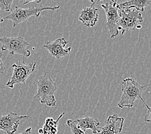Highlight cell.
<instances>
[{"instance_id": "cell-14", "label": "cell", "mask_w": 151, "mask_h": 134, "mask_svg": "<svg viewBox=\"0 0 151 134\" xmlns=\"http://www.w3.org/2000/svg\"><path fill=\"white\" fill-rule=\"evenodd\" d=\"M64 114H65V113L63 112L57 119V121L53 120V118L50 117L46 119L42 128L39 130V134H57V132H58V130H57L58 122L60 119L63 117Z\"/></svg>"}, {"instance_id": "cell-12", "label": "cell", "mask_w": 151, "mask_h": 134, "mask_svg": "<svg viewBox=\"0 0 151 134\" xmlns=\"http://www.w3.org/2000/svg\"><path fill=\"white\" fill-rule=\"evenodd\" d=\"M76 121L77 127L84 132L88 129L91 130L93 134L100 133L102 131L100 123L98 119L95 118L86 116L83 118L76 119Z\"/></svg>"}, {"instance_id": "cell-19", "label": "cell", "mask_w": 151, "mask_h": 134, "mask_svg": "<svg viewBox=\"0 0 151 134\" xmlns=\"http://www.w3.org/2000/svg\"><path fill=\"white\" fill-rule=\"evenodd\" d=\"M32 127H28V128H27L26 130L23 131V132H21L19 134H31L32 132Z\"/></svg>"}, {"instance_id": "cell-13", "label": "cell", "mask_w": 151, "mask_h": 134, "mask_svg": "<svg viewBox=\"0 0 151 134\" xmlns=\"http://www.w3.org/2000/svg\"><path fill=\"white\" fill-rule=\"evenodd\" d=\"M150 0H132L118 4L117 7L119 9H136L139 12H144L145 8L150 5Z\"/></svg>"}, {"instance_id": "cell-5", "label": "cell", "mask_w": 151, "mask_h": 134, "mask_svg": "<svg viewBox=\"0 0 151 134\" xmlns=\"http://www.w3.org/2000/svg\"><path fill=\"white\" fill-rule=\"evenodd\" d=\"M0 43L1 44L2 51H9L11 55L20 54L23 57H27L31 55V52L27 49V46H30V44L22 36L15 38L0 36Z\"/></svg>"}, {"instance_id": "cell-16", "label": "cell", "mask_w": 151, "mask_h": 134, "mask_svg": "<svg viewBox=\"0 0 151 134\" xmlns=\"http://www.w3.org/2000/svg\"><path fill=\"white\" fill-rule=\"evenodd\" d=\"M13 2V0H0V10L6 12L12 11L11 6Z\"/></svg>"}, {"instance_id": "cell-3", "label": "cell", "mask_w": 151, "mask_h": 134, "mask_svg": "<svg viewBox=\"0 0 151 134\" xmlns=\"http://www.w3.org/2000/svg\"><path fill=\"white\" fill-rule=\"evenodd\" d=\"M60 7L59 5H55L54 7H34L32 6L28 9H22L21 7L15 6V9L12 10V13L9 16H6L4 20H9L12 21L13 23V27L15 28L17 25L21 23L26 22L32 16L37 17L40 16L41 12L44 10H56L59 9Z\"/></svg>"}, {"instance_id": "cell-18", "label": "cell", "mask_w": 151, "mask_h": 134, "mask_svg": "<svg viewBox=\"0 0 151 134\" xmlns=\"http://www.w3.org/2000/svg\"><path fill=\"white\" fill-rule=\"evenodd\" d=\"M1 56H2V54H0V75L3 74V72H4V71L6 69L5 64H4V63H3V61H2Z\"/></svg>"}, {"instance_id": "cell-20", "label": "cell", "mask_w": 151, "mask_h": 134, "mask_svg": "<svg viewBox=\"0 0 151 134\" xmlns=\"http://www.w3.org/2000/svg\"><path fill=\"white\" fill-rule=\"evenodd\" d=\"M4 19H3V18H1V17H0V24H1V23H3V21H4Z\"/></svg>"}, {"instance_id": "cell-11", "label": "cell", "mask_w": 151, "mask_h": 134, "mask_svg": "<svg viewBox=\"0 0 151 134\" xmlns=\"http://www.w3.org/2000/svg\"><path fill=\"white\" fill-rule=\"evenodd\" d=\"M124 118L116 115H111L106 121L105 126L102 128L99 134H119L123 129Z\"/></svg>"}, {"instance_id": "cell-15", "label": "cell", "mask_w": 151, "mask_h": 134, "mask_svg": "<svg viewBox=\"0 0 151 134\" xmlns=\"http://www.w3.org/2000/svg\"><path fill=\"white\" fill-rule=\"evenodd\" d=\"M67 125L69 126L72 134H85V132L77 127V122L76 120H68Z\"/></svg>"}, {"instance_id": "cell-1", "label": "cell", "mask_w": 151, "mask_h": 134, "mask_svg": "<svg viewBox=\"0 0 151 134\" xmlns=\"http://www.w3.org/2000/svg\"><path fill=\"white\" fill-rule=\"evenodd\" d=\"M151 85V83L147 85H141L132 78L124 79L121 85L122 92L120 101L118 103V106L120 108L127 107L130 109L133 106L136 100H141L143 103L145 101L142 98L143 90L145 87Z\"/></svg>"}, {"instance_id": "cell-10", "label": "cell", "mask_w": 151, "mask_h": 134, "mask_svg": "<svg viewBox=\"0 0 151 134\" xmlns=\"http://www.w3.org/2000/svg\"><path fill=\"white\" fill-rule=\"evenodd\" d=\"M92 4L90 7H84L81 10L78 19L86 27H94L98 21L99 9L95 8L94 5L99 1H91Z\"/></svg>"}, {"instance_id": "cell-8", "label": "cell", "mask_w": 151, "mask_h": 134, "mask_svg": "<svg viewBox=\"0 0 151 134\" xmlns=\"http://www.w3.org/2000/svg\"><path fill=\"white\" fill-rule=\"evenodd\" d=\"M29 118L28 115H20L16 113L2 115L0 116V130L6 134H14L17 131L21 120Z\"/></svg>"}, {"instance_id": "cell-2", "label": "cell", "mask_w": 151, "mask_h": 134, "mask_svg": "<svg viewBox=\"0 0 151 134\" xmlns=\"http://www.w3.org/2000/svg\"><path fill=\"white\" fill-rule=\"evenodd\" d=\"M37 84V93L33 99H39L41 104H45L48 106H56L55 93L57 90L56 83L51 78V72H46L35 80Z\"/></svg>"}, {"instance_id": "cell-4", "label": "cell", "mask_w": 151, "mask_h": 134, "mask_svg": "<svg viewBox=\"0 0 151 134\" xmlns=\"http://www.w3.org/2000/svg\"><path fill=\"white\" fill-rule=\"evenodd\" d=\"M118 13L120 16L118 28L119 30L122 31V35L127 31L134 30L136 28H142L139 23L143 22V19L141 12L138 10L118 9Z\"/></svg>"}, {"instance_id": "cell-6", "label": "cell", "mask_w": 151, "mask_h": 134, "mask_svg": "<svg viewBox=\"0 0 151 134\" xmlns=\"http://www.w3.org/2000/svg\"><path fill=\"white\" fill-rule=\"evenodd\" d=\"M37 63L32 62L27 64L23 61L18 60L17 62L12 65L13 72L12 77L6 83V86L10 88H13L15 84H25L28 78L35 70Z\"/></svg>"}, {"instance_id": "cell-7", "label": "cell", "mask_w": 151, "mask_h": 134, "mask_svg": "<svg viewBox=\"0 0 151 134\" xmlns=\"http://www.w3.org/2000/svg\"><path fill=\"white\" fill-rule=\"evenodd\" d=\"M117 1H111L110 2L102 4L101 7L106 13L107 19V28L108 29L111 38H114L118 35V21H119V13L117 7Z\"/></svg>"}, {"instance_id": "cell-9", "label": "cell", "mask_w": 151, "mask_h": 134, "mask_svg": "<svg viewBox=\"0 0 151 134\" xmlns=\"http://www.w3.org/2000/svg\"><path fill=\"white\" fill-rule=\"evenodd\" d=\"M68 43V41L66 40V39L62 38L52 42L47 41L43 45V47L48 50L52 57L57 59H59L67 56L71 52V46L67 49L64 48Z\"/></svg>"}, {"instance_id": "cell-17", "label": "cell", "mask_w": 151, "mask_h": 134, "mask_svg": "<svg viewBox=\"0 0 151 134\" xmlns=\"http://www.w3.org/2000/svg\"><path fill=\"white\" fill-rule=\"evenodd\" d=\"M144 104L145 105V106L147 108V113L145 115V121L148 122H151V107H149L148 105L146 104V103H144Z\"/></svg>"}]
</instances>
